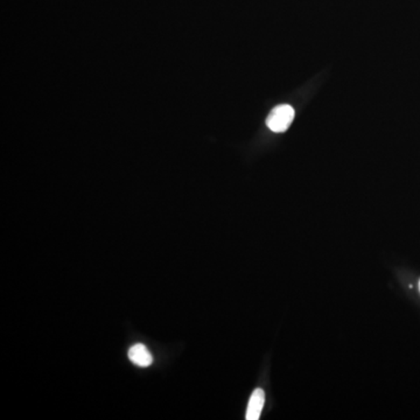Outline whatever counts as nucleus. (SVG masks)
I'll use <instances>...</instances> for the list:
<instances>
[{"mask_svg":"<svg viewBox=\"0 0 420 420\" xmlns=\"http://www.w3.org/2000/svg\"><path fill=\"white\" fill-rule=\"evenodd\" d=\"M294 116H296V112L292 106H287V104L276 106L267 116V128L276 133L285 132L289 128V125L292 124Z\"/></svg>","mask_w":420,"mask_h":420,"instance_id":"f257e3e1","label":"nucleus"},{"mask_svg":"<svg viewBox=\"0 0 420 420\" xmlns=\"http://www.w3.org/2000/svg\"><path fill=\"white\" fill-rule=\"evenodd\" d=\"M128 360L139 368H147L153 363V358L146 346L143 344H133L128 349Z\"/></svg>","mask_w":420,"mask_h":420,"instance_id":"f03ea898","label":"nucleus"},{"mask_svg":"<svg viewBox=\"0 0 420 420\" xmlns=\"http://www.w3.org/2000/svg\"><path fill=\"white\" fill-rule=\"evenodd\" d=\"M264 404H265V392L262 389H256L252 392L250 401H249L246 416H245L246 420L260 419Z\"/></svg>","mask_w":420,"mask_h":420,"instance_id":"7ed1b4c3","label":"nucleus"},{"mask_svg":"<svg viewBox=\"0 0 420 420\" xmlns=\"http://www.w3.org/2000/svg\"><path fill=\"white\" fill-rule=\"evenodd\" d=\"M419 289H420V280H419Z\"/></svg>","mask_w":420,"mask_h":420,"instance_id":"20e7f679","label":"nucleus"}]
</instances>
